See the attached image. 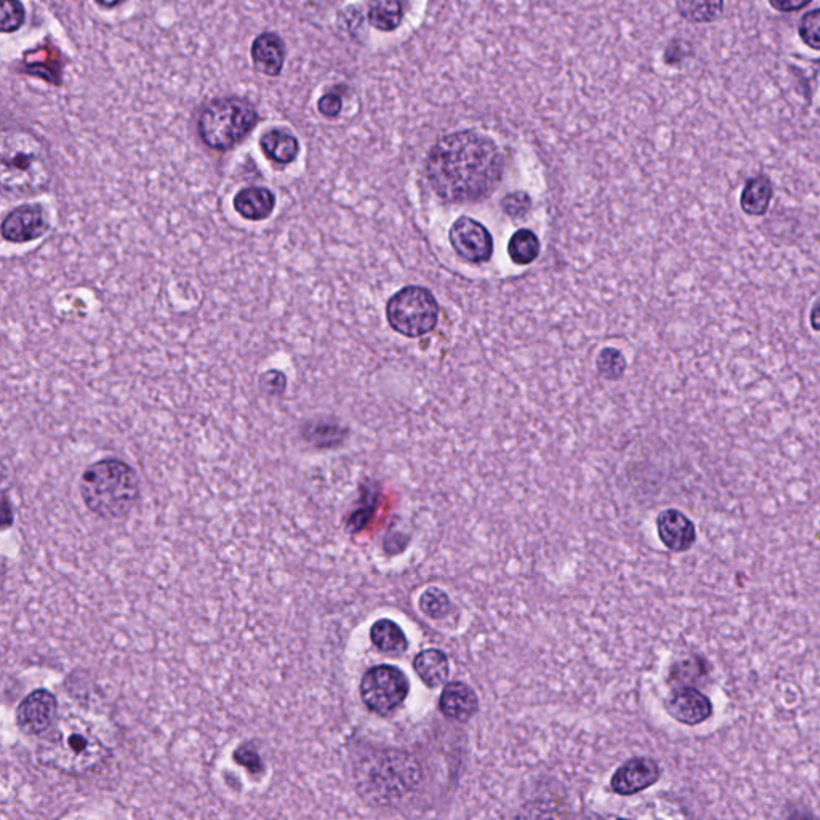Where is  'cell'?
I'll return each instance as SVG.
<instances>
[{
	"label": "cell",
	"mask_w": 820,
	"mask_h": 820,
	"mask_svg": "<svg viewBox=\"0 0 820 820\" xmlns=\"http://www.w3.org/2000/svg\"><path fill=\"white\" fill-rule=\"evenodd\" d=\"M58 700L52 692L37 689L23 699L17 710V723L29 736H44L57 721Z\"/></svg>",
	"instance_id": "9c48e42d"
},
{
	"label": "cell",
	"mask_w": 820,
	"mask_h": 820,
	"mask_svg": "<svg viewBox=\"0 0 820 820\" xmlns=\"http://www.w3.org/2000/svg\"><path fill=\"white\" fill-rule=\"evenodd\" d=\"M402 20V7L396 0H386L375 4L369 12V21L380 31L398 28Z\"/></svg>",
	"instance_id": "603a6c76"
},
{
	"label": "cell",
	"mask_w": 820,
	"mask_h": 820,
	"mask_svg": "<svg viewBox=\"0 0 820 820\" xmlns=\"http://www.w3.org/2000/svg\"><path fill=\"white\" fill-rule=\"evenodd\" d=\"M800 36L808 47L820 50V10H814L803 18Z\"/></svg>",
	"instance_id": "83f0119b"
},
{
	"label": "cell",
	"mask_w": 820,
	"mask_h": 820,
	"mask_svg": "<svg viewBox=\"0 0 820 820\" xmlns=\"http://www.w3.org/2000/svg\"><path fill=\"white\" fill-rule=\"evenodd\" d=\"M598 369L604 377L615 380V378H619L620 375L624 374V356L617 350H604L603 353L599 354Z\"/></svg>",
	"instance_id": "4316f807"
},
{
	"label": "cell",
	"mask_w": 820,
	"mask_h": 820,
	"mask_svg": "<svg viewBox=\"0 0 820 820\" xmlns=\"http://www.w3.org/2000/svg\"><path fill=\"white\" fill-rule=\"evenodd\" d=\"M667 710L680 723L688 726L707 721L713 713V705L707 696L694 688H683L673 694L668 700Z\"/></svg>",
	"instance_id": "4fadbf2b"
},
{
	"label": "cell",
	"mask_w": 820,
	"mask_h": 820,
	"mask_svg": "<svg viewBox=\"0 0 820 820\" xmlns=\"http://www.w3.org/2000/svg\"><path fill=\"white\" fill-rule=\"evenodd\" d=\"M250 57L258 73L278 77L286 61V44L276 33H262L252 42Z\"/></svg>",
	"instance_id": "5bb4252c"
},
{
	"label": "cell",
	"mask_w": 820,
	"mask_h": 820,
	"mask_svg": "<svg viewBox=\"0 0 820 820\" xmlns=\"http://www.w3.org/2000/svg\"><path fill=\"white\" fill-rule=\"evenodd\" d=\"M49 149L36 133L23 127H5L0 138V186L7 196L42 193L52 183Z\"/></svg>",
	"instance_id": "7a4b0ae2"
},
{
	"label": "cell",
	"mask_w": 820,
	"mask_h": 820,
	"mask_svg": "<svg viewBox=\"0 0 820 820\" xmlns=\"http://www.w3.org/2000/svg\"><path fill=\"white\" fill-rule=\"evenodd\" d=\"M370 640L375 648L386 654H401L409 648L406 633L393 620L382 619L375 622L370 630Z\"/></svg>",
	"instance_id": "d6986e66"
},
{
	"label": "cell",
	"mask_w": 820,
	"mask_h": 820,
	"mask_svg": "<svg viewBox=\"0 0 820 820\" xmlns=\"http://www.w3.org/2000/svg\"><path fill=\"white\" fill-rule=\"evenodd\" d=\"M657 532L668 550L683 553L696 543V526L678 510H665L657 518Z\"/></svg>",
	"instance_id": "7c38bea8"
},
{
	"label": "cell",
	"mask_w": 820,
	"mask_h": 820,
	"mask_svg": "<svg viewBox=\"0 0 820 820\" xmlns=\"http://www.w3.org/2000/svg\"><path fill=\"white\" fill-rule=\"evenodd\" d=\"M540 254V242L532 231L519 230L508 242V255L516 265H529Z\"/></svg>",
	"instance_id": "7402d4cb"
},
{
	"label": "cell",
	"mask_w": 820,
	"mask_h": 820,
	"mask_svg": "<svg viewBox=\"0 0 820 820\" xmlns=\"http://www.w3.org/2000/svg\"><path fill=\"white\" fill-rule=\"evenodd\" d=\"M103 9H114L117 5L124 4L125 0H95Z\"/></svg>",
	"instance_id": "836d02e7"
},
{
	"label": "cell",
	"mask_w": 820,
	"mask_h": 820,
	"mask_svg": "<svg viewBox=\"0 0 820 820\" xmlns=\"http://www.w3.org/2000/svg\"><path fill=\"white\" fill-rule=\"evenodd\" d=\"M257 124V108L249 100L223 97L202 109L197 133L207 148L225 153L238 146Z\"/></svg>",
	"instance_id": "277c9868"
},
{
	"label": "cell",
	"mask_w": 820,
	"mask_h": 820,
	"mask_svg": "<svg viewBox=\"0 0 820 820\" xmlns=\"http://www.w3.org/2000/svg\"><path fill=\"white\" fill-rule=\"evenodd\" d=\"M79 487L85 507L103 519L124 518L140 499L137 473L117 459L100 460L90 465L82 475Z\"/></svg>",
	"instance_id": "3957f363"
},
{
	"label": "cell",
	"mask_w": 820,
	"mask_h": 820,
	"mask_svg": "<svg viewBox=\"0 0 820 820\" xmlns=\"http://www.w3.org/2000/svg\"><path fill=\"white\" fill-rule=\"evenodd\" d=\"M660 777L659 764L651 758H635L620 766L612 776L611 787L619 795L630 796L656 784Z\"/></svg>",
	"instance_id": "8fae6325"
},
{
	"label": "cell",
	"mask_w": 820,
	"mask_h": 820,
	"mask_svg": "<svg viewBox=\"0 0 820 820\" xmlns=\"http://www.w3.org/2000/svg\"><path fill=\"white\" fill-rule=\"evenodd\" d=\"M260 148L270 161L289 165L297 159L300 153V141L287 130L274 129L263 133V137L260 138Z\"/></svg>",
	"instance_id": "e0dca14e"
},
{
	"label": "cell",
	"mask_w": 820,
	"mask_h": 820,
	"mask_svg": "<svg viewBox=\"0 0 820 820\" xmlns=\"http://www.w3.org/2000/svg\"><path fill=\"white\" fill-rule=\"evenodd\" d=\"M49 218L39 205H20L2 222V236L13 244H25L42 238L49 231Z\"/></svg>",
	"instance_id": "30bf717a"
},
{
	"label": "cell",
	"mask_w": 820,
	"mask_h": 820,
	"mask_svg": "<svg viewBox=\"0 0 820 820\" xmlns=\"http://www.w3.org/2000/svg\"><path fill=\"white\" fill-rule=\"evenodd\" d=\"M705 676V662L699 657L696 659L684 660L675 665L672 672V680L680 684L694 683L700 681Z\"/></svg>",
	"instance_id": "484cf974"
},
{
	"label": "cell",
	"mask_w": 820,
	"mask_h": 820,
	"mask_svg": "<svg viewBox=\"0 0 820 820\" xmlns=\"http://www.w3.org/2000/svg\"><path fill=\"white\" fill-rule=\"evenodd\" d=\"M771 197V181L766 177L752 178L744 186L740 196V207L747 215H764L768 212Z\"/></svg>",
	"instance_id": "ffe728a7"
},
{
	"label": "cell",
	"mask_w": 820,
	"mask_h": 820,
	"mask_svg": "<svg viewBox=\"0 0 820 820\" xmlns=\"http://www.w3.org/2000/svg\"><path fill=\"white\" fill-rule=\"evenodd\" d=\"M41 755L42 760L61 771L79 772L98 766L105 756V747L90 731L60 724L44 740Z\"/></svg>",
	"instance_id": "5b68a950"
},
{
	"label": "cell",
	"mask_w": 820,
	"mask_h": 820,
	"mask_svg": "<svg viewBox=\"0 0 820 820\" xmlns=\"http://www.w3.org/2000/svg\"><path fill=\"white\" fill-rule=\"evenodd\" d=\"M234 210L249 222H263L270 218L276 209V196L273 191L262 186H249L234 196Z\"/></svg>",
	"instance_id": "9a60e30c"
},
{
	"label": "cell",
	"mask_w": 820,
	"mask_h": 820,
	"mask_svg": "<svg viewBox=\"0 0 820 820\" xmlns=\"http://www.w3.org/2000/svg\"><path fill=\"white\" fill-rule=\"evenodd\" d=\"M723 0H676V9L691 23H710L723 13Z\"/></svg>",
	"instance_id": "44dd1931"
},
{
	"label": "cell",
	"mask_w": 820,
	"mask_h": 820,
	"mask_svg": "<svg viewBox=\"0 0 820 820\" xmlns=\"http://www.w3.org/2000/svg\"><path fill=\"white\" fill-rule=\"evenodd\" d=\"M809 324H811L812 329L820 330V300L819 302L814 303V306L811 308V314H809Z\"/></svg>",
	"instance_id": "d6a6232c"
},
{
	"label": "cell",
	"mask_w": 820,
	"mask_h": 820,
	"mask_svg": "<svg viewBox=\"0 0 820 820\" xmlns=\"http://www.w3.org/2000/svg\"><path fill=\"white\" fill-rule=\"evenodd\" d=\"M414 670L423 683L430 688H438L447 680L451 668L446 654L439 649H427L415 657Z\"/></svg>",
	"instance_id": "ac0fdd59"
},
{
	"label": "cell",
	"mask_w": 820,
	"mask_h": 820,
	"mask_svg": "<svg viewBox=\"0 0 820 820\" xmlns=\"http://www.w3.org/2000/svg\"><path fill=\"white\" fill-rule=\"evenodd\" d=\"M409 689V680L399 668L378 665L362 676L361 699L370 712L391 715L404 704Z\"/></svg>",
	"instance_id": "52a82bcc"
},
{
	"label": "cell",
	"mask_w": 820,
	"mask_h": 820,
	"mask_svg": "<svg viewBox=\"0 0 820 820\" xmlns=\"http://www.w3.org/2000/svg\"><path fill=\"white\" fill-rule=\"evenodd\" d=\"M342 106V98L338 97L337 93H326V95L319 100L318 111L322 116L334 119V117L342 113Z\"/></svg>",
	"instance_id": "f546056e"
},
{
	"label": "cell",
	"mask_w": 820,
	"mask_h": 820,
	"mask_svg": "<svg viewBox=\"0 0 820 820\" xmlns=\"http://www.w3.org/2000/svg\"><path fill=\"white\" fill-rule=\"evenodd\" d=\"M441 712L455 721H468L479 708L476 692L465 683H449L439 699Z\"/></svg>",
	"instance_id": "2e32d148"
},
{
	"label": "cell",
	"mask_w": 820,
	"mask_h": 820,
	"mask_svg": "<svg viewBox=\"0 0 820 820\" xmlns=\"http://www.w3.org/2000/svg\"><path fill=\"white\" fill-rule=\"evenodd\" d=\"M262 390L268 391L270 394H281L286 390V375L281 374L278 370H271L268 374L262 377Z\"/></svg>",
	"instance_id": "4dcf8cb0"
},
{
	"label": "cell",
	"mask_w": 820,
	"mask_h": 820,
	"mask_svg": "<svg viewBox=\"0 0 820 820\" xmlns=\"http://www.w3.org/2000/svg\"><path fill=\"white\" fill-rule=\"evenodd\" d=\"M419 604L423 614L428 615L431 619H441L451 611V599L447 596L446 591L439 590V588H428L420 596Z\"/></svg>",
	"instance_id": "cb8c5ba5"
},
{
	"label": "cell",
	"mask_w": 820,
	"mask_h": 820,
	"mask_svg": "<svg viewBox=\"0 0 820 820\" xmlns=\"http://www.w3.org/2000/svg\"><path fill=\"white\" fill-rule=\"evenodd\" d=\"M531 204V197L526 193H513L503 199L502 207L510 217H523L531 209Z\"/></svg>",
	"instance_id": "f1b7e54d"
},
{
	"label": "cell",
	"mask_w": 820,
	"mask_h": 820,
	"mask_svg": "<svg viewBox=\"0 0 820 820\" xmlns=\"http://www.w3.org/2000/svg\"><path fill=\"white\" fill-rule=\"evenodd\" d=\"M439 306L430 290L409 286L399 290L386 306V318L393 330L404 337L428 334L438 324Z\"/></svg>",
	"instance_id": "8992f818"
},
{
	"label": "cell",
	"mask_w": 820,
	"mask_h": 820,
	"mask_svg": "<svg viewBox=\"0 0 820 820\" xmlns=\"http://www.w3.org/2000/svg\"><path fill=\"white\" fill-rule=\"evenodd\" d=\"M26 10L25 5L20 0H2V33H17L21 26L25 25Z\"/></svg>",
	"instance_id": "d4e9b609"
},
{
	"label": "cell",
	"mask_w": 820,
	"mask_h": 820,
	"mask_svg": "<svg viewBox=\"0 0 820 820\" xmlns=\"http://www.w3.org/2000/svg\"><path fill=\"white\" fill-rule=\"evenodd\" d=\"M811 0H769V4L779 12H795L803 9Z\"/></svg>",
	"instance_id": "1f68e13d"
},
{
	"label": "cell",
	"mask_w": 820,
	"mask_h": 820,
	"mask_svg": "<svg viewBox=\"0 0 820 820\" xmlns=\"http://www.w3.org/2000/svg\"><path fill=\"white\" fill-rule=\"evenodd\" d=\"M449 241L455 252L470 263L487 262L494 252L491 233L473 218H459L449 231Z\"/></svg>",
	"instance_id": "ba28073f"
},
{
	"label": "cell",
	"mask_w": 820,
	"mask_h": 820,
	"mask_svg": "<svg viewBox=\"0 0 820 820\" xmlns=\"http://www.w3.org/2000/svg\"><path fill=\"white\" fill-rule=\"evenodd\" d=\"M427 175L433 191L446 201H479L494 193L502 180V153L479 133H451L431 148Z\"/></svg>",
	"instance_id": "6da1fadb"
}]
</instances>
